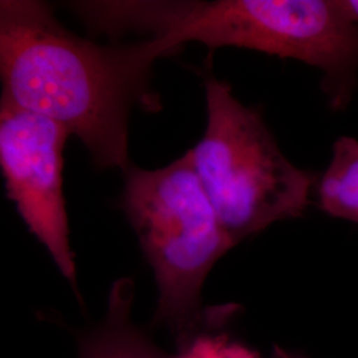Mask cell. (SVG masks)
I'll list each match as a JSON object with an SVG mask.
<instances>
[{
    "label": "cell",
    "mask_w": 358,
    "mask_h": 358,
    "mask_svg": "<svg viewBox=\"0 0 358 358\" xmlns=\"http://www.w3.org/2000/svg\"><path fill=\"white\" fill-rule=\"evenodd\" d=\"M134 282H113L101 321L78 334L77 358H171L133 320Z\"/></svg>",
    "instance_id": "cell-6"
},
{
    "label": "cell",
    "mask_w": 358,
    "mask_h": 358,
    "mask_svg": "<svg viewBox=\"0 0 358 358\" xmlns=\"http://www.w3.org/2000/svg\"><path fill=\"white\" fill-rule=\"evenodd\" d=\"M205 90L207 124L192 161L231 242L303 217L317 177L294 166L262 115L241 103L229 83L208 77Z\"/></svg>",
    "instance_id": "cell-4"
},
{
    "label": "cell",
    "mask_w": 358,
    "mask_h": 358,
    "mask_svg": "<svg viewBox=\"0 0 358 358\" xmlns=\"http://www.w3.org/2000/svg\"><path fill=\"white\" fill-rule=\"evenodd\" d=\"M121 206L153 269L158 288L153 322L186 349L206 320V279L235 247L195 171L192 150L155 170L130 165Z\"/></svg>",
    "instance_id": "cell-3"
},
{
    "label": "cell",
    "mask_w": 358,
    "mask_h": 358,
    "mask_svg": "<svg viewBox=\"0 0 358 358\" xmlns=\"http://www.w3.org/2000/svg\"><path fill=\"white\" fill-rule=\"evenodd\" d=\"M158 59L149 40L100 45L66 29L35 0L0 1L1 103L47 117L99 169H128L129 113L145 100Z\"/></svg>",
    "instance_id": "cell-1"
},
{
    "label": "cell",
    "mask_w": 358,
    "mask_h": 358,
    "mask_svg": "<svg viewBox=\"0 0 358 358\" xmlns=\"http://www.w3.org/2000/svg\"><path fill=\"white\" fill-rule=\"evenodd\" d=\"M69 136L47 117L1 103L0 166L8 198L77 294L63 194V150Z\"/></svg>",
    "instance_id": "cell-5"
},
{
    "label": "cell",
    "mask_w": 358,
    "mask_h": 358,
    "mask_svg": "<svg viewBox=\"0 0 358 358\" xmlns=\"http://www.w3.org/2000/svg\"><path fill=\"white\" fill-rule=\"evenodd\" d=\"M115 35L145 32L164 56L183 43L236 47L294 59L317 68L334 110L358 88V26L337 0H115Z\"/></svg>",
    "instance_id": "cell-2"
},
{
    "label": "cell",
    "mask_w": 358,
    "mask_h": 358,
    "mask_svg": "<svg viewBox=\"0 0 358 358\" xmlns=\"http://www.w3.org/2000/svg\"><path fill=\"white\" fill-rule=\"evenodd\" d=\"M343 13L358 26V0H337Z\"/></svg>",
    "instance_id": "cell-8"
},
{
    "label": "cell",
    "mask_w": 358,
    "mask_h": 358,
    "mask_svg": "<svg viewBox=\"0 0 358 358\" xmlns=\"http://www.w3.org/2000/svg\"><path fill=\"white\" fill-rule=\"evenodd\" d=\"M315 189L320 210L358 224V140L343 136L333 143L331 162Z\"/></svg>",
    "instance_id": "cell-7"
}]
</instances>
